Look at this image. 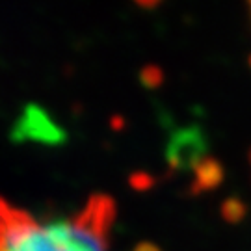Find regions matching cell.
Segmentation results:
<instances>
[{
  "label": "cell",
  "mask_w": 251,
  "mask_h": 251,
  "mask_svg": "<svg viewBox=\"0 0 251 251\" xmlns=\"http://www.w3.org/2000/svg\"><path fill=\"white\" fill-rule=\"evenodd\" d=\"M11 134H13V140H19V142L32 140V142L49 145L62 144L65 140V132L54 123L52 117L47 114V110L37 104L25 106Z\"/></svg>",
  "instance_id": "cell-2"
},
{
  "label": "cell",
  "mask_w": 251,
  "mask_h": 251,
  "mask_svg": "<svg viewBox=\"0 0 251 251\" xmlns=\"http://www.w3.org/2000/svg\"><path fill=\"white\" fill-rule=\"evenodd\" d=\"M162 71L156 65H147L144 71H142V84L147 88H156L162 84Z\"/></svg>",
  "instance_id": "cell-3"
},
{
  "label": "cell",
  "mask_w": 251,
  "mask_h": 251,
  "mask_svg": "<svg viewBox=\"0 0 251 251\" xmlns=\"http://www.w3.org/2000/svg\"><path fill=\"white\" fill-rule=\"evenodd\" d=\"M250 65H251V56H250Z\"/></svg>",
  "instance_id": "cell-6"
},
{
  "label": "cell",
  "mask_w": 251,
  "mask_h": 251,
  "mask_svg": "<svg viewBox=\"0 0 251 251\" xmlns=\"http://www.w3.org/2000/svg\"><path fill=\"white\" fill-rule=\"evenodd\" d=\"M114 203L93 196L80 212L39 222L0 199V251H110Z\"/></svg>",
  "instance_id": "cell-1"
},
{
  "label": "cell",
  "mask_w": 251,
  "mask_h": 251,
  "mask_svg": "<svg viewBox=\"0 0 251 251\" xmlns=\"http://www.w3.org/2000/svg\"><path fill=\"white\" fill-rule=\"evenodd\" d=\"M134 2L138 4V6H142V8L151 9V8H156L162 0H134Z\"/></svg>",
  "instance_id": "cell-4"
},
{
  "label": "cell",
  "mask_w": 251,
  "mask_h": 251,
  "mask_svg": "<svg viewBox=\"0 0 251 251\" xmlns=\"http://www.w3.org/2000/svg\"><path fill=\"white\" fill-rule=\"evenodd\" d=\"M248 6H250V13H251V0H248Z\"/></svg>",
  "instance_id": "cell-5"
}]
</instances>
